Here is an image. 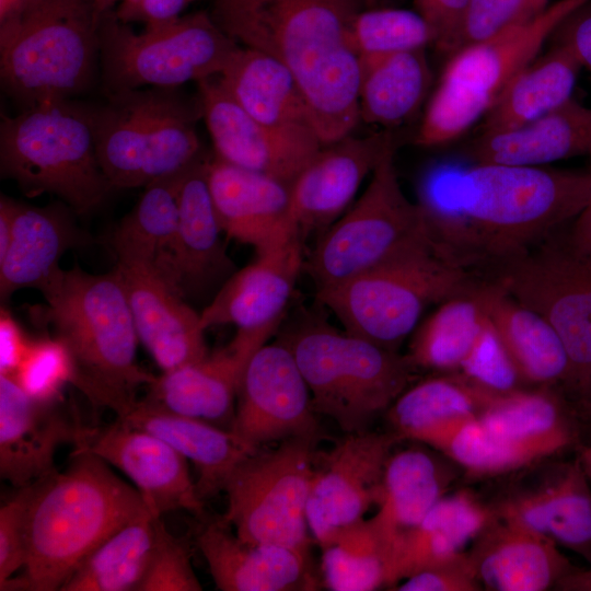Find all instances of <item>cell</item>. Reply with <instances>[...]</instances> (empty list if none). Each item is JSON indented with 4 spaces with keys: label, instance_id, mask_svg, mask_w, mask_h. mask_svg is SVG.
<instances>
[{
    "label": "cell",
    "instance_id": "cell-39",
    "mask_svg": "<svg viewBox=\"0 0 591 591\" xmlns=\"http://www.w3.org/2000/svg\"><path fill=\"white\" fill-rule=\"evenodd\" d=\"M478 418L534 461L559 452L572 438L563 404L552 389L497 393Z\"/></svg>",
    "mask_w": 591,
    "mask_h": 591
},
{
    "label": "cell",
    "instance_id": "cell-46",
    "mask_svg": "<svg viewBox=\"0 0 591 591\" xmlns=\"http://www.w3.org/2000/svg\"><path fill=\"white\" fill-rule=\"evenodd\" d=\"M74 376L72 355L67 345L55 336L31 340L12 378L32 398L53 402L61 399L63 387L72 384Z\"/></svg>",
    "mask_w": 591,
    "mask_h": 591
},
{
    "label": "cell",
    "instance_id": "cell-1",
    "mask_svg": "<svg viewBox=\"0 0 591 591\" xmlns=\"http://www.w3.org/2000/svg\"><path fill=\"white\" fill-rule=\"evenodd\" d=\"M418 204L441 254L477 274L514 257L573 220L591 197L587 171L476 163L422 177Z\"/></svg>",
    "mask_w": 591,
    "mask_h": 591
},
{
    "label": "cell",
    "instance_id": "cell-40",
    "mask_svg": "<svg viewBox=\"0 0 591 591\" xmlns=\"http://www.w3.org/2000/svg\"><path fill=\"white\" fill-rule=\"evenodd\" d=\"M183 172L147 185L113 234L117 260L150 266L166 283L176 243L178 185Z\"/></svg>",
    "mask_w": 591,
    "mask_h": 591
},
{
    "label": "cell",
    "instance_id": "cell-37",
    "mask_svg": "<svg viewBox=\"0 0 591 591\" xmlns=\"http://www.w3.org/2000/svg\"><path fill=\"white\" fill-rule=\"evenodd\" d=\"M359 117L384 129L409 121L429 94L432 71L425 49L360 60Z\"/></svg>",
    "mask_w": 591,
    "mask_h": 591
},
{
    "label": "cell",
    "instance_id": "cell-59",
    "mask_svg": "<svg viewBox=\"0 0 591 591\" xmlns=\"http://www.w3.org/2000/svg\"><path fill=\"white\" fill-rule=\"evenodd\" d=\"M32 1L33 0H0V22L16 15Z\"/></svg>",
    "mask_w": 591,
    "mask_h": 591
},
{
    "label": "cell",
    "instance_id": "cell-41",
    "mask_svg": "<svg viewBox=\"0 0 591 591\" xmlns=\"http://www.w3.org/2000/svg\"><path fill=\"white\" fill-rule=\"evenodd\" d=\"M160 518L149 512L117 530L83 559L60 591H138Z\"/></svg>",
    "mask_w": 591,
    "mask_h": 591
},
{
    "label": "cell",
    "instance_id": "cell-23",
    "mask_svg": "<svg viewBox=\"0 0 591 591\" xmlns=\"http://www.w3.org/2000/svg\"><path fill=\"white\" fill-rule=\"evenodd\" d=\"M274 332L237 329L225 347L155 376L143 399L179 415L232 422L243 371Z\"/></svg>",
    "mask_w": 591,
    "mask_h": 591
},
{
    "label": "cell",
    "instance_id": "cell-11",
    "mask_svg": "<svg viewBox=\"0 0 591 591\" xmlns=\"http://www.w3.org/2000/svg\"><path fill=\"white\" fill-rule=\"evenodd\" d=\"M99 45L106 96L143 88H178L217 77L240 46L210 12L184 14L136 33L114 10L101 18Z\"/></svg>",
    "mask_w": 591,
    "mask_h": 591
},
{
    "label": "cell",
    "instance_id": "cell-58",
    "mask_svg": "<svg viewBox=\"0 0 591 591\" xmlns=\"http://www.w3.org/2000/svg\"><path fill=\"white\" fill-rule=\"evenodd\" d=\"M555 589L563 591H591V569H573L556 583Z\"/></svg>",
    "mask_w": 591,
    "mask_h": 591
},
{
    "label": "cell",
    "instance_id": "cell-48",
    "mask_svg": "<svg viewBox=\"0 0 591 591\" xmlns=\"http://www.w3.org/2000/svg\"><path fill=\"white\" fill-rule=\"evenodd\" d=\"M201 589L192 567L187 544L172 535L160 518L153 553L138 591H200Z\"/></svg>",
    "mask_w": 591,
    "mask_h": 591
},
{
    "label": "cell",
    "instance_id": "cell-16",
    "mask_svg": "<svg viewBox=\"0 0 591 591\" xmlns=\"http://www.w3.org/2000/svg\"><path fill=\"white\" fill-rule=\"evenodd\" d=\"M254 450L297 437H318L305 380L289 348L264 344L248 360L230 429Z\"/></svg>",
    "mask_w": 591,
    "mask_h": 591
},
{
    "label": "cell",
    "instance_id": "cell-34",
    "mask_svg": "<svg viewBox=\"0 0 591 591\" xmlns=\"http://www.w3.org/2000/svg\"><path fill=\"white\" fill-rule=\"evenodd\" d=\"M582 65L565 42L538 55L507 85L483 117L480 132L519 128L554 111L572 97Z\"/></svg>",
    "mask_w": 591,
    "mask_h": 591
},
{
    "label": "cell",
    "instance_id": "cell-43",
    "mask_svg": "<svg viewBox=\"0 0 591 591\" xmlns=\"http://www.w3.org/2000/svg\"><path fill=\"white\" fill-rule=\"evenodd\" d=\"M473 285L441 302L413 332L406 355L417 369L452 372L461 368L487 323Z\"/></svg>",
    "mask_w": 591,
    "mask_h": 591
},
{
    "label": "cell",
    "instance_id": "cell-61",
    "mask_svg": "<svg viewBox=\"0 0 591 591\" xmlns=\"http://www.w3.org/2000/svg\"><path fill=\"white\" fill-rule=\"evenodd\" d=\"M580 463L591 478V448L583 451Z\"/></svg>",
    "mask_w": 591,
    "mask_h": 591
},
{
    "label": "cell",
    "instance_id": "cell-3",
    "mask_svg": "<svg viewBox=\"0 0 591 591\" xmlns=\"http://www.w3.org/2000/svg\"><path fill=\"white\" fill-rule=\"evenodd\" d=\"M92 452L76 448L69 465L34 483L27 558L3 590H60L97 546L151 512L140 493ZM152 513V512H151Z\"/></svg>",
    "mask_w": 591,
    "mask_h": 591
},
{
    "label": "cell",
    "instance_id": "cell-5",
    "mask_svg": "<svg viewBox=\"0 0 591 591\" xmlns=\"http://www.w3.org/2000/svg\"><path fill=\"white\" fill-rule=\"evenodd\" d=\"M277 340L294 357L315 413L345 433L368 430L416 379L417 368L401 355L366 338L308 316Z\"/></svg>",
    "mask_w": 591,
    "mask_h": 591
},
{
    "label": "cell",
    "instance_id": "cell-31",
    "mask_svg": "<svg viewBox=\"0 0 591 591\" xmlns=\"http://www.w3.org/2000/svg\"><path fill=\"white\" fill-rule=\"evenodd\" d=\"M117 418L160 437L189 461L198 474L196 487L201 499L223 490L236 466L257 451L231 430L166 410L146 399L136 401Z\"/></svg>",
    "mask_w": 591,
    "mask_h": 591
},
{
    "label": "cell",
    "instance_id": "cell-36",
    "mask_svg": "<svg viewBox=\"0 0 591 591\" xmlns=\"http://www.w3.org/2000/svg\"><path fill=\"white\" fill-rule=\"evenodd\" d=\"M497 393L462 374L429 378L407 387L386 410L401 439L430 444L463 421L477 417Z\"/></svg>",
    "mask_w": 591,
    "mask_h": 591
},
{
    "label": "cell",
    "instance_id": "cell-15",
    "mask_svg": "<svg viewBox=\"0 0 591 591\" xmlns=\"http://www.w3.org/2000/svg\"><path fill=\"white\" fill-rule=\"evenodd\" d=\"M399 439L393 431L363 430L315 452L306 519L320 547L379 503L385 465Z\"/></svg>",
    "mask_w": 591,
    "mask_h": 591
},
{
    "label": "cell",
    "instance_id": "cell-20",
    "mask_svg": "<svg viewBox=\"0 0 591 591\" xmlns=\"http://www.w3.org/2000/svg\"><path fill=\"white\" fill-rule=\"evenodd\" d=\"M83 430L61 399H34L12 376L0 375V475L15 488L53 474L57 450L76 445Z\"/></svg>",
    "mask_w": 591,
    "mask_h": 591
},
{
    "label": "cell",
    "instance_id": "cell-18",
    "mask_svg": "<svg viewBox=\"0 0 591 591\" xmlns=\"http://www.w3.org/2000/svg\"><path fill=\"white\" fill-rule=\"evenodd\" d=\"M74 447L123 472L153 514L175 510L202 514L187 460L160 437L117 418L105 428H84Z\"/></svg>",
    "mask_w": 591,
    "mask_h": 591
},
{
    "label": "cell",
    "instance_id": "cell-47",
    "mask_svg": "<svg viewBox=\"0 0 591 591\" xmlns=\"http://www.w3.org/2000/svg\"><path fill=\"white\" fill-rule=\"evenodd\" d=\"M548 5V0H468L450 55L524 24Z\"/></svg>",
    "mask_w": 591,
    "mask_h": 591
},
{
    "label": "cell",
    "instance_id": "cell-13",
    "mask_svg": "<svg viewBox=\"0 0 591 591\" xmlns=\"http://www.w3.org/2000/svg\"><path fill=\"white\" fill-rule=\"evenodd\" d=\"M395 149L382 157L364 193L321 233L304 262L316 291L370 270L429 235L419 204L401 187Z\"/></svg>",
    "mask_w": 591,
    "mask_h": 591
},
{
    "label": "cell",
    "instance_id": "cell-53",
    "mask_svg": "<svg viewBox=\"0 0 591 591\" xmlns=\"http://www.w3.org/2000/svg\"><path fill=\"white\" fill-rule=\"evenodd\" d=\"M198 0H121L114 13L124 23L153 26L181 18L188 5Z\"/></svg>",
    "mask_w": 591,
    "mask_h": 591
},
{
    "label": "cell",
    "instance_id": "cell-51",
    "mask_svg": "<svg viewBox=\"0 0 591 591\" xmlns=\"http://www.w3.org/2000/svg\"><path fill=\"white\" fill-rule=\"evenodd\" d=\"M483 587L468 553L422 568L392 590L397 591H478Z\"/></svg>",
    "mask_w": 591,
    "mask_h": 591
},
{
    "label": "cell",
    "instance_id": "cell-22",
    "mask_svg": "<svg viewBox=\"0 0 591 591\" xmlns=\"http://www.w3.org/2000/svg\"><path fill=\"white\" fill-rule=\"evenodd\" d=\"M139 341L162 372L208 355L200 313L150 266L117 260Z\"/></svg>",
    "mask_w": 591,
    "mask_h": 591
},
{
    "label": "cell",
    "instance_id": "cell-42",
    "mask_svg": "<svg viewBox=\"0 0 591 591\" xmlns=\"http://www.w3.org/2000/svg\"><path fill=\"white\" fill-rule=\"evenodd\" d=\"M321 548L327 589L372 591L391 586L394 548L374 517L344 528Z\"/></svg>",
    "mask_w": 591,
    "mask_h": 591
},
{
    "label": "cell",
    "instance_id": "cell-9",
    "mask_svg": "<svg viewBox=\"0 0 591 591\" xmlns=\"http://www.w3.org/2000/svg\"><path fill=\"white\" fill-rule=\"evenodd\" d=\"M97 158L113 188L146 187L176 175L201 154L200 104L177 88H143L92 107Z\"/></svg>",
    "mask_w": 591,
    "mask_h": 591
},
{
    "label": "cell",
    "instance_id": "cell-28",
    "mask_svg": "<svg viewBox=\"0 0 591 591\" xmlns=\"http://www.w3.org/2000/svg\"><path fill=\"white\" fill-rule=\"evenodd\" d=\"M473 291L524 384L565 389L570 362L559 335L538 313L493 281L476 276Z\"/></svg>",
    "mask_w": 591,
    "mask_h": 591
},
{
    "label": "cell",
    "instance_id": "cell-21",
    "mask_svg": "<svg viewBox=\"0 0 591 591\" xmlns=\"http://www.w3.org/2000/svg\"><path fill=\"white\" fill-rule=\"evenodd\" d=\"M302 240L293 235L234 271L200 312L202 327L231 324L242 331H276L304 266Z\"/></svg>",
    "mask_w": 591,
    "mask_h": 591
},
{
    "label": "cell",
    "instance_id": "cell-12",
    "mask_svg": "<svg viewBox=\"0 0 591 591\" xmlns=\"http://www.w3.org/2000/svg\"><path fill=\"white\" fill-rule=\"evenodd\" d=\"M560 234L557 230L475 275L495 282L554 327L570 362L564 390L582 406L591 390V257Z\"/></svg>",
    "mask_w": 591,
    "mask_h": 591
},
{
    "label": "cell",
    "instance_id": "cell-27",
    "mask_svg": "<svg viewBox=\"0 0 591 591\" xmlns=\"http://www.w3.org/2000/svg\"><path fill=\"white\" fill-rule=\"evenodd\" d=\"M474 542L468 554L488 590L544 591L575 569L553 540L497 515Z\"/></svg>",
    "mask_w": 591,
    "mask_h": 591
},
{
    "label": "cell",
    "instance_id": "cell-35",
    "mask_svg": "<svg viewBox=\"0 0 591 591\" xmlns=\"http://www.w3.org/2000/svg\"><path fill=\"white\" fill-rule=\"evenodd\" d=\"M496 513L467 491L443 496L395 545L391 587L414 572L462 552Z\"/></svg>",
    "mask_w": 591,
    "mask_h": 591
},
{
    "label": "cell",
    "instance_id": "cell-25",
    "mask_svg": "<svg viewBox=\"0 0 591 591\" xmlns=\"http://www.w3.org/2000/svg\"><path fill=\"white\" fill-rule=\"evenodd\" d=\"M196 543L219 590L305 591L318 587L310 553L244 541L223 519L201 526Z\"/></svg>",
    "mask_w": 591,
    "mask_h": 591
},
{
    "label": "cell",
    "instance_id": "cell-19",
    "mask_svg": "<svg viewBox=\"0 0 591 591\" xmlns=\"http://www.w3.org/2000/svg\"><path fill=\"white\" fill-rule=\"evenodd\" d=\"M396 146L387 129L323 144L290 185L291 217L302 239L324 232L341 217L367 175Z\"/></svg>",
    "mask_w": 591,
    "mask_h": 591
},
{
    "label": "cell",
    "instance_id": "cell-30",
    "mask_svg": "<svg viewBox=\"0 0 591 591\" xmlns=\"http://www.w3.org/2000/svg\"><path fill=\"white\" fill-rule=\"evenodd\" d=\"M494 510L498 518L534 530L591 563V489L580 461Z\"/></svg>",
    "mask_w": 591,
    "mask_h": 591
},
{
    "label": "cell",
    "instance_id": "cell-14",
    "mask_svg": "<svg viewBox=\"0 0 591 591\" xmlns=\"http://www.w3.org/2000/svg\"><path fill=\"white\" fill-rule=\"evenodd\" d=\"M318 437L283 440L270 451H255L228 478L223 520L247 542L310 553L306 505Z\"/></svg>",
    "mask_w": 591,
    "mask_h": 591
},
{
    "label": "cell",
    "instance_id": "cell-50",
    "mask_svg": "<svg viewBox=\"0 0 591 591\" xmlns=\"http://www.w3.org/2000/svg\"><path fill=\"white\" fill-rule=\"evenodd\" d=\"M34 484L18 491L0 508V590L27 558L28 510Z\"/></svg>",
    "mask_w": 591,
    "mask_h": 591
},
{
    "label": "cell",
    "instance_id": "cell-60",
    "mask_svg": "<svg viewBox=\"0 0 591 591\" xmlns=\"http://www.w3.org/2000/svg\"><path fill=\"white\" fill-rule=\"evenodd\" d=\"M96 15L101 19L103 14L112 11L121 0H93Z\"/></svg>",
    "mask_w": 591,
    "mask_h": 591
},
{
    "label": "cell",
    "instance_id": "cell-10",
    "mask_svg": "<svg viewBox=\"0 0 591 591\" xmlns=\"http://www.w3.org/2000/svg\"><path fill=\"white\" fill-rule=\"evenodd\" d=\"M591 0H558L532 20L448 56L429 97L415 142L437 147L457 139L483 118L546 39Z\"/></svg>",
    "mask_w": 591,
    "mask_h": 591
},
{
    "label": "cell",
    "instance_id": "cell-32",
    "mask_svg": "<svg viewBox=\"0 0 591 591\" xmlns=\"http://www.w3.org/2000/svg\"><path fill=\"white\" fill-rule=\"evenodd\" d=\"M218 79L227 93L262 124L283 131L316 134L296 78L268 54L240 45Z\"/></svg>",
    "mask_w": 591,
    "mask_h": 591
},
{
    "label": "cell",
    "instance_id": "cell-56",
    "mask_svg": "<svg viewBox=\"0 0 591 591\" xmlns=\"http://www.w3.org/2000/svg\"><path fill=\"white\" fill-rule=\"evenodd\" d=\"M569 242L581 253L591 257V197L567 233Z\"/></svg>",
    "mask_w": 591,
    "mask_h": 591
},
{
    "label": "cell",
    "instance_id": "cell-8",
    "mask_svg": "<svg viewBox=\"0 0 591 591\" xmlns=\"http://www.w3.org/2000/svg\"><path fill=\"white\" fill-rule=\"evenodd\" d=\"M474 280L428 235L379 266L316 291V300L346 332L398 351L430 304L468 290Z\"/></svg>",
    "mask_w": 591,
    "mask_h": 591
},
{
    "label": "cell",
    "instance_id": "cell-24",
    "mask_svg": "<svg viewBox=\"0 0 591 591\" xmlns=\"http://www.w3.org/2000/svg\"><path fill=\"white\" fill-rule=\"evenodd\" d=\"M207 175L220 227L229 237L259 253L300 235L291 217L289 184L229 164L213 154Z\"/></svg>",
    "mask_w": 591,
    "mask_h": 591
},
{
    "label": "cell",
    "instance_id": "cell-29",
    "mask_svg": "<svg viewBox=\"0 0 591 591\" xmlns=\"http://www.w3.org/2000/svg\"><path fill=\"white\" fill-rule=\"evenodd\" d=\"M476 163L544 166L556 161L591 159V107L572 97L541 118L519 128L480 132L465 150Z\"/></svg>",
    "mask_w": 591,
    "mask_h": 591
},
{
    "label": "cell",
    "instance_id": "cell-33",
    "mask_svg": "<svg viewBox=\"0 0 591 591\" xmlns=\"http://www.w3.org/2000/svg\"><path fill=\"white\" fill-rule=\"evenodd\" d=\"M80 242L81 234L65 207L16 202L11 240L0 258L1 299L22 288L40 290L60 269L66 251Z\"/></svg>",
    "mask_w": 591,
    "mask_h": 591
},
{
    "label": "cell",
    "instance_id": "cell-6",
    "mask_svg": "<svg viewBox=\"0 0 591 591\" xmlns=\"http://www.w3.org/2000/svg\"><path fill=\"white\" fill-rule=\"evenodd\" d=\"M0 172L28 197H60L77 215L99 207L113 186L96 152L92 107L50 100L1 116Z\"/></svg>",
    "mask_w": 591,
    "mask_h": 591
},
{
    "label": "cell",
    "instance_id": "cell-26",
    "mask_svg": "<svg viewBox=\"0 0 591 591\" xmlns=\"http://www.w3.org/2000/svg\"><path fill=\"white\" fill-rule=\"evenodd\" d=\"M210 157L202 153L183 172L178 185V228L167 283L183 298L234 273L209 189Z\"/></svg>",
    "mask_w": 591,
    "mask_h": 591
},
{
    "label": "cell",
    "instance_id": "cell-49",
    "mask_svg": "<svg viewBox=\"0 0 591 591\" xmlns=\"http://www.w3.org/2000/svg\"><path fill=\"white\" fill-rule=\"evenodd\" d=\"M473 383L496 393L521 389L520 374L500 336L487 317V323L473 349L459 369Z\"/></svg>",
    "mask_w": 591,
    "mask_h": 591
},
{
    "label": "cell",
    "instance_id": "cell-52",
    "mask_svg": "<svg viewBox=\"0 0 591 591\" xmlns=\"http://www.w3.org/2000/svg\"><path fill=\"white\" fill-rule=\"evenodd\" d=\"M468 0H414L415 10L434 32L433 46L447 57Z\"/></svg>",
    "mask_w": 591,
    "mask_h": 591
},
{
    "label": "cell",
    "instance_id": "cell-45",
    "mask_svg": "<svg viewBox=\"0 0 591 591\" xmlns=\"http://www.w3.org/2000/svg\"><path fill=\"white\" fill-rule=\"evenodd\" d=\"M433 447L473 475H497L535 462L473 417L434 439Z\"/></svg>",
    "mask_w": 591,
    "mask_h": 591
},
{
    "label": "cell",
    "instance_id": "cell-38",
    "mask_svg": "<svg viewBox=\"0 0 591 591\" xmlns=\"http://www.w3.org/2000/svg\"><path fill=\"white\" fill-rule=\"evenodd\" d=\"M449 475L443 463L425 449L409 448L390 455L374 519L393 548L444 496Z\"/></svg>",
    "mask_w": 591,
    "mask_h": 591
},
{
    "label": "cell",
    "instance_id": "cell-57",
    "mask_svg": "<svg viewBox=\"0 0 591 591\" xmlns=\"http://www.w3.org/2000/svg\"><path fill=\"white\" fill-rule=\"evenodd\" d=\"M16 201L1 196L0 199V258L5 254L13 229Z\"/></svg>",
    "mask_w": 591,
    "mask_h": 591
},
{
    "label": "cell",
    "instance_id": "cell-62",
    "mask_svg": "<svg viewBox=\"0 0 591 591\" xmlns=\"http://www.w3.org/2000/svg\"><path fill=\"white\" fill-rule=\"evenodd\" d=\"M582 407L591 415V390Z\"/></svg>",
    "mask_w": 591,
    "mask_h": 591
},
{
    "label": "cell",
    "instance_id": "cell-4",
    "mask_svg": "<svg viewBox=\"0 0 591 591\" xmlns=\"http://www.w3.org/2000/svg\"><path fill=\"white\" fill-rule=\"evenodd\" d=\"M40 292L47 304L44 321L72 355V385L91 402L123 415L137 401L136 391L155 376L137 364L139 338L116 267L101 275L78 266L60 268Z\"/></svg>",
    "mask_w": 591,
    "mask_h": 591
},
{
    "label": "cell",
    "instance_id": "cell-44",
    "mask_svg": "<svg viewBox=\"0 0 591 591\" xmlns=\"http://www.w3.org/2000/svg\"><path fill=\"white\" fill-rule=\"evenodd\" d=\"M350 38L360 60L426 49L436 40L432 27L415 9L373 5L355 18Z\"/></svg>",
    "mask_w": 591,
    "mask_h": 591
},
{
    "label": "cell",
    "instance_id": "cell-7",
    "mask_svg": "<svg viewBox=\"0 0 591 591\" xmlns=\"http://www.w3.org/2000/svg\"><path fill=\"white\" fill-rule=\"evenodd\" d=\"M93 0H33L0 22V79L23 108L85 92L100 70Z\"/></svg>",
    "mask_w": 591,
    "mask_h": 591
},
{
    "label": "cell",
    "instance_id": "cell-54",
    "mask_svg": "<svg viewBox=\"0 0 591 591\" xmlns=\"http://www.w3.org/2000/svg\"><path fill=\"white\" fill-rule=\"evenodd\" d=\"M31 340L25 336L11 313L1 308L0 312V375L13 376Z\"/></svg>",
    "mask_w": 591,
    "mask_h": 591
},
{
    "label": "cell",
    "instance_id": "cell-17",
    "mask_svg": "<svg viewBox=\"0 0 591 591\" xmlns=\"http://www.w3.org/2000/svg\"><path fill=\"white\" fill-rule=\"evenodd\" d=\"M197 86L213 155L229 164L291 185L323 146L315 132L283 131L262 124L227 93L218 76Z\"/></svg>",
    "mask_w": 591,
    "mask_h": 591
},
{
    "label": "cell",
    "instance_id": "cell-2",
    "mask_svg": "<svg viewBox=\"0 0 591 591\" xmlns=\"http://www.w3.org/2000/svg\"><path fill=\"white\" fill-rule=\"evenodd\" d=\"M375 0H212L215 22L239 45L279 60L296 78L323 144L352 134L361 62L351 24Z\"/></svg>",
    "mask_w": 591,
    "mask_h": 591
},
{
    "label": "cell",
    "instance_id": "cell-55",
    "mask_svg": "<svg viewBox=\"0 0 591 591\" xmlns=\"http://www.w3.org/2000/svg\"><path fill=\"white\" fill-rule=\"evenodd\" d=\"M555 33L573 49L582 67L591 71V2L570 14Z\"/></svg>",
    "mask_w": 591,
    "mask_h": 591
}]
</instances>
